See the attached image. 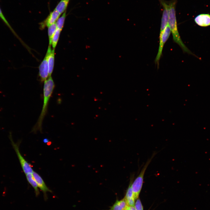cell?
I'll return each instance as SVG.
<instances>
[{"label": "cell", "mask_w": 210, "mask_h": 210, "mask_svg": "<svg viewBox=\"0 0 210 210\" xmlns=\"http://www.w3.org/2000/svg\"><path fill=\"white\" fill-rule=\"evenodd\" d=\"M61 30L57 29L54 34L52 41V45L53 49H55L57 45Z\"/></svg>", "instance_id": "obj_17"}, {"label": "cell", "mask_w": 210, "mask_h": 210, "mask_svg": "<svg viewBox=\"0 0 210 210\" xmlns=\"http://www.w3.org/2000/svg\"><path fill=\"white\" fill-rule=\"evenodd\" d=\"M126 200L130 207H134V206L135 200L134 198L126 199Z\"/></svg>", "instance_id": "obj_20"}, {"label": "cell", "mask_w": 210, "mask_h": 210, "mask_svg": "<svg viewBox=\"0 0 210 210\" xmlns=\"http://www.w3.org/2000/svg\"><path fill=\"white\" fill-rule=\"evenodd\" d=\"M43 142L45 143H49V141L47 138H45L43 140Z\"/></svg>", "instance_id": "obj_21"}, {"label": "cell", "mask_w": 210, "mask_h": 210, "mask_svg": "<svg viewBox=\"0 0 210 210\" xmlns=\"http://www.w3.org/2000/svg\"><path fill=\"white\" fill-rule=\"evenodd\" d=\"M55 50H52L48 59V74L49 77L51 76L52 73L54 64Z\"/></svg>", "instance_id": "obj_13"}, {"label": "cell", "mask_w": 210, "mask_h": 210, "mask_svg": "<svg viewBox=\"0 0 210 210\" xmlns=\"http://www.w3.org/2000/svg\"><path fill=\"white\" fill-rule=\"evenodd\" d=\"M130 207L124 197L121 200H117L109 210H128Z\"/></svg>", "instance_id": "obj_11"}, {"label": "cell", "mask_w": 210, "mask_h": 210, "mask_svg": "<svg viewBox=\"0 0 210 210\" xmlns=\"http://www.w3.org/2000/svg\"><path fill=\"white\" fill-rule=\"evenodd\" d=\"M33 176L36 181L38 188L43 192L44 199L47 198V193L52 192V191L47 187L41 176L37 173L34 171L32 173Z\"/></svg>", "instance_id": "obj_9"}, {"label": "cell", "mask_w": 210, "mask_h": 210, "mask_svg": "<svg viewBox=\"0 0 210 210\" xmlns=\"http://www.w3.org/2000/svg\"><path fill=\"white\" fill-rule=\"evenodd\" d=\"M135 210H143V208L141 202L139 198H138L135 204Z\"/></svg>", "instance_id": "obj_19"}, {"label": "cell", "mask_w": 210, "mask_h": 210, "mask_svg": "<svg viewBox=\"0 0 210 210\" xmlns=\"http://www.w3.org/2000/svg\"><path fill=\"white\" fill-rule=\"evenodd\" d=\"M171 33V31L168 24L164 30L162 34L159 36V44L158 52L155 60V63L158 68L159 62L162 54L164 45L169 38Z\"/></svg>", "instance_id": "obj_5"}, {"label": "cell", "mask_w": 210, "mask_h": 210, "mask_svg": "<svg viewBox=\"0 0 210 210\" xmlns=\"http://www.w3.org/2000/svg\"><path fill=\"white\" fill-rule=\"evenodd\" d=\"M176 0H172L168 2L169 9L168 24L171 29L174 41L181 48L183 51L198 58L192 53L182 41L178 29L175 11Z\"/></svg>", "instance_id": "obj_1"}, {"label": "cell", "mask_w": 210, "mask_h": 210, "mask_svg": "<svg viewBox=\"0 0 210 210\" xmlns=\"http://www.w3.org/2000/svg\"><path fill=\"white\" fill-rule=\"evenodd\" d=\"M195 23L198 26L202 27L210 26V14L201 13L197 15L194 19Z\"/></svg>", "instance_id": "obj_10"}, {"label": "cell", "mask_w": 210, "mask_h": 210, "mask_svg": "<svg viewBox=\"0 0 210 210\" xmlns=\"http://www.w3.org/2000/svg\"><path fill=\"white\" fill-rule=\"evenodd\" d=\"M60 13L55 9L50 12L47 18L39 24L40 29H43L46 27H48L56 23L60 15Z\"/></svg>", "instance_id": "obj_7"}, {"label": "cell", "mask_w": 210, "mask_h": 210, "mask_svg": "<svg viewBox=\"0 0 210 210\" xmlns=\"http://www.w3.org/2000/svg\"><path fill=\"white\" fill-rule=\"evenodd\" d=\"M9 138L11 145L17 155L24 172L25 174L29 173H32L34 171L31 165L25 160L20 151L19 146L20 142H19L15 143L14 141L11 134L10 135Z\"/></svg>", "instance_id": "obj_4"}, {"label": "cell", "mask_w": 210, "mask_h": 210, "mask_svg": "<svg viewBox=\"0 0 210 210\" xmlns=\"http://www.w3.org/2000/svg\"><path fill=\"white\" fill-rule=\"evenodd\" d=\"M25 175L27 181L34 189L36 196H38L40 194L38 188L32 173H28L26 174Z\"/></svg>", "instance_id": "obj_12"}, {"label": "cell", "mask_w": 210, "mask_h": 210, "mask_svg": "<svg viewBox=\"0 0 210 210\" xmlns=\"http://www.w3.org/2000/svg\"><path fill=\"white\" fill-rule=\"evenodd\" d=\"M70 0H61L58 3L55 9L60 14L66 10Z\"/></svg>", "instance_id": "obj_14"}, {"label": "cell", "mask_w": 210, "mask_h": 210, "mask_svg": "<svg viewBox=\"0 0 210 210\" xmlns=\"http://www.w3.org/2000/svg\"><path fill=\"white\" fill-rule=\"evenodd\" d=\"M66 16V11H64L61 17H59L56 22L57 29L61 31L62 29L64 24Z\"/></svg>", "instance_id": "obj_16"}, {"label": "cell", "mask_w": 210, "mask_h": 210, "mask_svg": "<svg viewBox=\"0 0 210 210\" xmlns=\"http://www.w3.org/2000/svg\"><path fill=\"white\" fill-rule=\"evenodd\" d=\"M154 153L150 158L148 159L141 170L138 176L134 179L132 183L133 197L135 200L137 199L141 189L144 181V174L148 165L154 157Z\"/></svg>", "instance_id": "obj_3"}, {"label": "cell", "mask_w": 210, "mask_h": 210, "mask_svg": "<svg viewBox=\"0 0 210 210\" xmlns=\"http://www.w3.org/2000/svg\"><path fill=\"white\" fill-rule=\"evenodd\" d=\"M0 18H1V19L3 20V21L5 23V24L9 28L10 30L11 31V32H12V33L14 34V35L17 38H18V39H19L20 38L18 37V36L16 34V32H15L14 30L13 29V28L11 26L10 24L8 22L7 20L6 19V18H5L4 16L3 15L2 11L0 8Z\"/></svg>", "instance_id": "obj_18"}, {"label": "cell", "mask_w": 210, "mask_h": 210, "mask_svg": "<svg viewBox=\"0 0 210 210\" xmlns=\"http://www.w3.org/2000/svg\"><path fill=\"white\" fill-rule=\"evenodd\" d=\"M55 87V84L51 76L49 77L48 79L44 81L42 109L36 123L32 129V132L36 133L37 131H40L41 132L43 121L46 114L48 102Z\"/></svg>", "instance_id": "obj_2"}, {"label": "cell", "mask_w": 210, "mask_h": 210, "mask_svg": "<svg viewBox=\"0 0 210 210\" xmlns=\"http://www.w3.org/2000/svg\"><path fill=\"white\" fill-rule=\"evenodd\" d=\"M52 50L50 46H49L45 57L39 67V75L40 80L41 82L44 81L49 76L48 61L49 57Z\"/></svg>", "instance_id": "obj_6"}, {"label": "cell", "mask_w": 210, "mask_h": 210, "mask_svg": "<svg viewBox=\"0 0 210 210\" xmlns=\"http://www.w3.org/2000/svg\"><path fill=\"white\" fill-rule=\"evenodd\" d=\"M57 29L56 23L48 27V34L49 37V46L52 43V41L54 34Z\"/></svg>", "instance_id": "obj_15"}, {"label": "cell", "mask_w": 210, "mask_h": 210, "mask_svg": "<svg viewBox=\"0 0 210 210\" xmlns=\"http://www.w3.org/2000/svg\"><path fill=\"white\" fill-rule=\"evenodd\" d=\"M162 6L163 9L161 20V27L159 36L168 24L169 9L168 3L164 0H159Z\"/></svg>", "instance_id": "obj_8"}]
</instances>
